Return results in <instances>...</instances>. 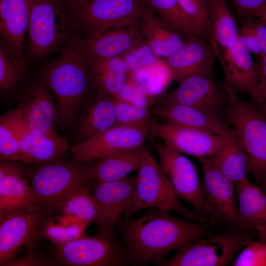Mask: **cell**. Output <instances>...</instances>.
Segmentation results:
<instances>
[{
    "mask_svg": "<svg viewBox=\"0 0 266 266\" xmlns=\"http://www.w3.org/2000/svg\"><path fill=\"white\" fill-rule=\"evenodd\" d=\"M131 265H162L167 256L186 243L208 235L197 222L147 208L136 218H123L116 226Z\"/></svg>",
    "mask_w": 266,
    "mask_h": 266,
    "instance_id": "6da1fadb",
    "label": "cell"
},
{
    "mask_svg": "<svg viewBox=\"0 0 266 266\" xmlns=\"http://www.w3.org/2000/svg\"><path fill=\"white\" fill-rule=\"evenodd\" d=\"M58 58L46 64L41 80L56 100L58 115L69 123L74 118L89 90L92 77L89 62L75 35L60 52Z\"/></svg>",
    "mask_w": 266,
    "mask_h": 266,
    "instance_id": "7a4b0ae2",
    "label": "cell"
},
{
    "mask_svg": "<svg viewBox=\"0 0 266 266\" xmlns=\"http://www.w3.org/2000/svg\"><path fill=\"white\" fill-rule=\"evenodd\" d=\"M33 165L26 173L36 206L51 217L61 212L73 193L85 188L92 190L96 182L88 176L83 163L60 161Z\"/></svg>",
    "mask_w": 266,
    "mask_h": 266,
    "instance_id": "3957f363",
    "label": "cell"
},
{
    "mask_svg": "<svg viewBox=\"0 0 266 266\" xmlns=\"http://www.w3.org/2000/svg\"><path fill=\"white\" fill-rule=\"evenodd\" d=\"M227 94L223 117L246 153L248 173L261 186L266 182V108L236 94Z\"/></svg>",
    "mask_w": 266,
    "mask_h": 266,
    "instance_id": "277c9868",
    "label": "cell"
},
{
    "mask_svg": "<svg viewBox=\"0 0 266 266\" xmlns=\"http://www.w3.org/2000/svg\"><path fill=\"white\" fill-rule=\"evenodd\" d=\"M77 34L73 22L59 0H31L25 56L42 61L61 50Z\"/></svg>",
    "mask_w": 266,
    "mask_h": 266,
    "instance_id": "5b68a950",
    "label": "cell"
},
{
    "mask_svg": "<svg viewBox=\"0 0 266 266\" xmlns=\"http://www.w3.org/2000/svg\"><path fill=\"white\" fill-rule=\"evenodd\" d=\"M137 171L133 200L124 218H131L143 209L156 208L175 212L195 222L201 221L198 213L187 209L180 202L148 147L143 146L142 160Z\"/></svg>",
    "mask_w": 266,
    "mask_h": 266,
    "instance_id": "8992f818",
    "label": "cell"
},
{
    "mask_svg": "<svg viewBox=\"0 0 266 266\" xmlns=\"http://www.w3.org/2000/svg\"><path fill=\"white\" fill-rule=\"evenodd\" d=\"M151 9L146 0H90L72 21L79 35L91 36L136 24Z\"/></svg>",
    "mask_w": 266,
    "mask_h": 266,
    "instance_id": "52a82bcc",
    "label": "cell"
},
{
    "mask_svg": "<svg viewBox=\"0 0 266 266\" xmlns=\"http://www.w3.org/2000/svg\"><path fill=\"white\" fill-rule=\"evenodd\" d=\"M51 216L40 208L0 212V266H8L21 247H37Z\"/></svg>",
    "mask_w": 266,
    "mask_h": 266,
    "instance_id": "ba28073f",
    "label": "cell"
},
{
    "mask_svg": "<svg viewBox=\"0 0 266 266\" xmlns=\"http://www.w3.org/2000/svg\"><path fill=\"white\" fill-rule=\"evenodd\" d=\"M59 264L68 266H122L131 265L122 241L114 234L87 236L56 245Z\"/></svg>",
    "mask_w": 266,
    "mask_h": 266,
    "instance_id": "9c48e42d",
    "label": "cell"
},
{
    "mask_svg": "<svg viewBox=\"0 0 266 266\" xmlns=\"http://www.w3.org/2000/svg\"><path fill=\"white\" fill-rule=\"evenodd\" d=\"M154 148L163 173L176 196L189 203L199 214L213 216L203 198L194 164L183 154L165 143H155Z\"/></svg>",
    "mask_w": 266,
    "mask_h": 266,
    "instance_id": "30bf717a",
    "label": "cell"
},
{
    "mask_svg": "<svg viewBox=\"0 0 266 266\" xmlns=\"http://www.w3.org/2000/svg\"><path fill=\"white\" fill-rule=\"evenodd\" d=\"M250 240L247 235L225 233L192 240L167 258L165 266H223Z\"/></svg>",
    "mask_w": 266,
    "mask_h": 266,
    "instance_id": "8fae6325",
    "label": "cell"
},
{
    "mask_svg": "<svg viewBox=\"0 0 266 266\" xmlns=\"http://www.w3.org/2000/svg\"><path fill=\"white\" fill-rule=\"evenodd\" d=\"M150 137V127L116 124L72 146V161L86 163L140 147Z\"/></svg>",
    "mask_w": 266,
    "mask_h": 266,
    "instance_id": "7c38bea8",
    "label": "cell"
},
{
    "mask_svg": "<svg viewBox=\"0 0 266 266\" xmlns=\"http://www.w3.org/2000/svg\"><path fill=\"white\" fill-rule=\"evenodd\" d=\"M224 74V87L229 94L247 95L250 100L265 106V98L250 51L239 37L236 43L217 51Z\"/></svg>",
    "mask_w": 266,
    "mask_h": 266,
    "instance_id": "4fadbf2b",
    "label": "cell"
},
{
    "mask_svg": "<svg viewBox=\"0 0 266 266\" xmlns=\"http://www.w3.org/2000/svg\"><path fill=\"white\" fill-rule=\"evenodd\" d=\"M212 69L185 78L159 103L191 106L223 117L228 94L216 81Z\"/></svg>",
    "mask_w": 266,
    "mask_h": 266,
    "instance_id": "5bb4252c",
    "label": "cell"
},
{
    "mask_svg": "<svg viewBox=\"0 0 266 266\" xmlns=\"http://www.w3.org/2000/svg\"><path fill=\"white\" fill-rule=\"evenodd\" d=\"M135 176L108 182H96L92 190L101 208L95 224L97 234H115L116 226L129 209L133 200Z\"/></svg>",
    "mask_w": 266,
    "mask_h": 266,
    "instance_id": "9a60e30c",
    "label": "cell"
},
{
    "mask_svg": "<svg viewBox=\"0 0 266 266\" xmlns=\"http://www.w3.org/2000/svg\"><path fill=\"white\" fill-rule=\"evenodd\" d=\"M142 37L139 23L111 29L94 35L76 34L78 44L88 60L124 57L146 43Z\"/></svg>",
    "mask_w": 266,
    "mask_h": 266,
    "instance_id": "2e32d148",
    "label": "cell"
},
{
    "mask_svg": "<svg viewBox=\"0 0 266 266\" xmlns=\"http://www.w3.org/2000/svg\"><path fill=\"white\" fill-rule=\"evenodd\" d=\"M152 136L182 154L199 158L211 157L232 138L201 131L175 127L151 119Z\"/></svg>",
    "mask_w": 266,
    "mask_h": 266,
    "instance_id": "e0dca14e",
    "label": "cell"
},
{
    "mask_svg": "<svg viewBox=\"0 0 266 266\" xmlns=\"http://www.w3.org/2000/svg\"><path fill=\"white\" fill-rule=\"evenodd\" d=\"M31 0H0V33L2 42L19 68L26 69L25 56Z\"/></svg>",
    "mask_w": 266,
    "mask_h": 266,
    "instance_id": "ac0fdd59",
    "label": "cell"
},
{
    "mask_svg": "<svg viewBox=\"0 0 266 266\" xmlns=\"http://www.w3.org/2000/svg\"><path fill=\"white\" fill-rule=\"evenodd\" d=\"M199 159L203 172L202 195L213 217L236 224L237 203L235 185L213 165L210 157Z\"/></svg>",
    "mask_w": 266,
    "mask_h": 266,
    "instance_id": "d6986e66",
    "label": "cell"
},
{
    "mask_svg": "<svg viewBox=\"0 0 266 266\" xmlns=\"http://www.w3.org/2000/svg\"><path fill=\"white\" fill-rule=\"evenodd\" d=\"M51 92L41 80L30 85L16 109L27 130L37 135L56 132L53 124L57 110Z\"/></svg>",
    "mask_w": 266,
    "mask_h": 266,
    "instance_id": "ffe728a7",
    "label": "cell"
},
{
    "mask_svg": "<svg viewBox=\"0 0 266 266\" xmlns=\"http://www.w3.org/2000/svg\"><path fill=\"white\" fill-rule=\"evenodd\" d=\"M150 110L166 125L235 138L234 131L222 117L197 108L158 102Z\"/></svg>",
    "mask_w": 266,
    "mask_h": 266,
    "instance_id": "44dd1931",
    "label": "cell"
},
{
    "mask_svg": "<svg viewBox=\"0 0 266 266\" xmlns=\"http://www.w3.org/2000/svg\"><path fill=\"white\" fill-rule=\"evenodd\" d=\"M185 44L171 56L161 59L172 80L178 83L185 78L213 68L216 56L210 44L193 35H186Z\"/></svg>",
    "mask_w": 266,
    "mask_h": 266,
    "instance_id": "7402d4cb",
    "label": "cell"
},
{
    "mask_svg": "<svg viewBox=\"0 0 266 266\" xmlns=\"http://www.w3.org/2000/svg\"><path fill=\"white\" fill-rule=\"evenodd\" d=\"M237 224L244 231L257 232L266 239V194L247 178L236 184Z\"/></svg>",
    "mask_w": 266,
    "mask_h": 266,
    "instance_id": "603a6c76",
    "label": "cell"
},
{
    "mask_svg": "<svg viewBox=\"0 0 266 266\" xmlns=\"http://www.w3.org/2000/svg\"><path fill=\"white\" fill-rule=\"evenodd\" d=\"M143 146L107 156L85 164L88 176L99 182L115 181L138 170Z\"/></svg>",
    "mask_w": 266,
    "mask_h": 266,
    "instance_id": "cb8c5ba5",
    "label": "cell"
},
{
    "mask_svg": "<svg viewBox=\"0 0 266 266\" xmlns=\"http://www.w3.org/2000/svg\"><path fill=\"white\" fill-rule=\"evenodd\" d=\"M139 27L147 44L158 58L171 56L186 42L181 33L162 20L152 9L143 16Z\"/></svg>",
    "mask_w": 266,
    "mask_h": 266,
    "instance_id": "d4e9b609",
    "label": "cell"
},
{
    "mask_svg": "<svg viewBox=\"0 0 266 266\" xmlns=\"http://www.w3.org/2000/svg\"><path fill=\"white\" fill-rule=\"evenodd\" d=\"M115 125V98L98 92L84 107L76 128L78 142Z\"/></svg>",
    "mask_w": 266,
    "mask_h": 266,
    "instance_id": "484cf974",
    "label": "cell"
},
{
    "mask_svg": "<svg viewBox=\"0 0 266 266\" xmlns=\"http://www.w3.org/2000/svg\"><path fill=\"white\" fill-rule=\"evenodd\" d=\"M92 88L115 98L129 78L131 69L123 57L88 60Z\"/></svg>",
    "mask_w": 266,
    "mask_h": 266,
    "instance_id": "4316f807",
    "label": "cell"
},
{
    "mask_svg": "<svg viewBox=\"0 0 266 266\" xmlns=\"http://www.w3.org/2000/svg\"><path fill=\"white\" fill-rule=\"evenodd\" d=\"M210 24L209 42L215 53L236 43L239 33L226 0H205Z\"/></svg>",
    "mask_w": 266,
    "mask_h": 266,
    "instance_id": "83f0119b",
    "label": "cell"
},
{
    "mask_svg": "<svg viewBox=\"0 0 266 266\" xmlns=\"http://www.w3.org/2000/svg\"><path fill=\"white\" fill-rule=\"evenodd\" d=\"M68 148L67 138L56 132L40 135L30 132L22 143L21 161L34 164L63 161Z\"/></svg>",
    "mask_w": 266,
    "mask_h": 266,
    "instance_id": "f1b7e54d",
    "label": "cell"
},
{
    "mask_svg": "<svg viewBox=\"0 0 266 266\" xmlns=\"http://www.w3.org/2000/svg\"><path fill=\"white\" fill-rule=\"evenodd\" d=\"M26 171L0 179V212L37 207Z\"/></svg>",
    "mask_w": 266,
    "mask_h": 266,
    "instance_id": "f546056e",
    "label": "cell"
},
{
    "mask_svg": "<svg viewBox=\"0 0 266 266\" xmlns=\"http://www.w3.org/2000/svg\"><path fill=\"white\" fill-rule=\"evenodd\" d=\"M30 132L16 109L0 118V159L21 161L22 143Z\"/></svg>",
    "mask_w": 266,
    "mask_h": 266,
    "instance_id": "4dcf8cb0",
    "label": "cell"
},
{
    "mask_svg": "<svg viewBox=\"0 0 266 266\" xmlns=\"http://www.w3.org/2000/svg\"><path fill=\"white\" fill-rule=\"evenodd\" d=\"M213 165L235 185L247 178L248 158L236 138H232L213 156Z\"/></svg>",
    "mask_w": 266,
    "mask_h": 266,
    "instance_id": "1f68e13d",
    "label": "cell"
},
{
    "mask_svg": "<svg viewBox=\"0 0 266 266\" xmlns=\"http://www.w3.org/2000/svg\"><path fill=\"white\" fill-rule=\"evenodd\" d=\"M91 190L85 188L75 192L65 201L60 212L85 229L91 224H96L101 214V206Z\"/></svg>",
    "mask_w": 266,
    "mask_h": 266,
    "instance_id": "d6a6232c",
    "label": "cell"
},
{
    "mask_svg": "<svg viewBox=\"0 0 266 266\" xmlns=\"http://www.w3.org/2000/svg\"><path fill=\"white\" fill-rule=\"evenodd\" d=\"M155 13L164 22L185 35L199 37L178 0H146Z\"/></svg>",
    "mask_w": 266,
    "mask_h": 266,
    "instance_id": "836d02e7",
    "label": "cell"
},
{
    "mask_svg": "<svg viewBox=\"0 0 266 266\" xmlns=\"http://www.w3.org/2000/svg\"><path fill=\"white\" fill-rule=\"evenodd\" d=\"M131 76V78L149 95L160 93L172 80L168 68L162 59L133 70Z\"/></svg>",
    "mask_w": 266,
    "mask_h": 266,
    "instance_id": "e575fe53",
    "label": "cell"
},
{
    "mask_svg": "<svg viewBox=\"0 0 266 266\" xmlns=\"http://www.w3.org/2000/svg\"><path fill=\"white\" fill-rule=\"evenodd\" d=\"M115 100V125L150 127L151 119L148 107L137 106L119 98Z\"/></svg>",
    "mask_w": 266,
    "mask_h": 266,
    "instance_id": "d590c367",
    "label": "cell"
},
{
    "mask_svg": "<svg viewBox=\"0 0 266 266\" xmlns=\"http://www.w3.org/2000/svg\"><path fill=\"white\" fill-rule=\"evenodd\" d=\"M182 10L196 29L199 37L209 39L210 24L203 0H178Z\"/></svg>",
    "mask_w": 266,
    "mask_h": 266,
    "instance_id": "8d00e7d4",
    "label": "cell"
},
{
    "mask_svg": "<svg viewBox=\"0 0 266 266\" xmlns=\"http://www.w3.org/2000/svg\"><path fill=\"white\" fill-rule=\"evenodd\" d=\"M85 230L74 222L67 226L56 224L51 217L44 226L42 237L51 241L56 245L63 244L86 236Z\"/></svg>",
    "mask_w": 266,
    "mask_h": 266,
    "instance_id": "74e56055",
    "label": "cell"
},
{
    "mask_svg": "<svg viewBox=\"0 0 266 266\" xmlns=\"http://www.w3.org/2000/svg\"><path fill=\"white\" fill-rule=\"evenodd\" d=\"M23 71L2 41L0 46V89L7 92L17 84Z\"/></svg>",
    "mask_w": 266,
    "mask_h": 266,
    "instance_id": "f35d334b",
    "label": "cell"
},
{
    "mask_svg": "<svg viewBox=\"0 0 266 266\" xmlns=\"http://www.w3.org/2000/svg\"><path fill=\"white\" fill-rule=\"evenodd\" d=\"M234 266H266V243L264 240H250L235 260Z\"/></svg>",
    "mask_w": 266,
    "mask_h": 266,
    "instance_id": "ab89813d",
    "label": "cell"
},
{
    "mask_svg": "<svg viewBox=\"0 0 266 266\" xmlns=\"http://www.w3.org/2000/svg\"><path fill=\"white\" fill-rule=\"evenodd\" d=\"M149 95L142 87L130 78L129 76L127 81L115 98L137 106L148 108Z\"/></svg>",
    "mask_w": 266,
    "mask_h": 266,
    "instance_id": "60d3db41",
    "label": "cell"
},
{
    "mask_svg": "<svg viewBox=\"0 0 266 266\" xmlns=\"http://www.w3.org/2000/svg\"><path fill=\"white\" fill-rule=\"evenodd\" d=\"M36 248L28 249L23 256L14 260L8 266H51L59 264L37 252Z\"/></svg>",
    "mask_w": 266,
    "mask_h": 266,
    "instance_id": "b9f144b4",
    "label": "cell"
},
{
    "mask_svg": "<svg viewBox=\"0 0 266 266\" xmlns=\"http://www.w3.org/2000/svg\"><path fill=\"white\" fill-rule=\"evenodd\" d=\"M238 14L247 19L254 17L256 12L264 5L266 0H229Z\"/></svg>",
    "mask_w": 266,
    "mask_h": 266,
    "instance_id": "7bdbcfd3",
    "label": "cell"
},
{
    "mask_svg": "<svg viewBox=\"0 0 266 266\" xmlns=\"http://www.w3.org/2000/svg\"><path fill=\"white\" fill-rule=\"evenodd\" d=\"M239 37L244 41L250 52L261 56L260 45L250 20L247 19V22L242 27Z\"/></svg>",
    "mask_w": 266,
    "mask_h": 266,
    "instance_id": "ee69618b",
    "label": "cell"
},
{
    "mask_svg": "<svg viewBox=\"0 0 266 266\" xmlns=\"http://www.w3.org/2000/svg\"><path fill=\"white\" fill-rule=\"evenodd\" d=\"M90 0H59L71 20L73 17Z\"/></svg>",
    "mask_w": 266,
    "mask_h": 266,
    "instance_id": "f6af8a7d",
    "label": "cell"
},
{
    "mask_svg": "<svg viewBox=\"0 0 266 266\" xmlns=\"http://www.w3.org/2000/svg\"><path fill=\"white\" fill-rule=\"evenodd\" d=\"M250 21L260 45L261 56L266 55V25L258 19Z\"/></svg>",
    "mask_w": 266,
    "mask_h": 266,
    "instance_id": "bcb514c9",
    "label": "cell"
},
{
    "mask_svg": "<svg viewBox=\"0 0 266 266\" xmlns=\"http://www.w3.org/2000/svg\"><path fill=\"white\" fill-rule=\"evenodd\" d=\"M255 66L264 95L266 91V55L260 56V59L255 63Z\"/></svg>",
    "mask_w": 266,
    "mask_h": 266,
    "instance_id": "7dc6e473",
    "label": "cell"
},
{
    "mask_svg": "<svg viewBox=\"0 0 266 266\" xmlns=\"http://www.w3.org/2000/svg\"><path fill=\"white\" fill-rule=\"evenodd\" d=\"M254 17L266 25V4L261 7L255 14Z\"/></svg>",
    "mask_w": 266,
    "mask_h": 266,
    "instance_id": "c3c4849f",
    "label": "cell"
},
{
    "mask_svg": "<svg viewBox=\"0 0 266 266\" xmlns=\"http://www.w3.org/2000/svg\"><path fill=\"white\" fill-rule=\"evenodd\" d=\"M261 188L263 190V191L266 194V182L261 186Z\"/></svg>",
    "mask_w": 266,
    "mask_h": 266,
    "instance_id": "681fc988",
    "label": "cell"
},
{
    "mask_svg": "<svg viewBox=\"0 0 266 266\" xmlns=\"http://www.w3.org/2000/svg\"><path fill=\"white\" fill-rule=\"evenodd\" d=\"M264 97H265V107L266 108V91L265 92L264 94Z\"/></svg>",
    "mask_w": 266,
    "mask_h": 266,
    "instance_id": "f907efd6",
    "label": "cell"
},
{
    "mask_svg": "<svg viewBox=\"0 0 266 266\" xmlns=\"http://www.w3.org/2000/svg\"><path fill=\"white\" fill-rule=\"evenodd\" d=\"M203 0V1L205 2V0Z\"/></svg>",
    "mask_w": 266,
    "mask_h": 266,
    "instance_id": "816d5d0a",
    "label": "cell"
}]
</instances>
